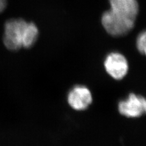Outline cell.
Segmentation results:
<instances>
[{"label": "cell", "instance_id": "cell-1", "mask_svg": "<svg viewBox=\"0 0 146 146\" xmlns=\"http://www.w3.org/2000/svg\"><path fill=\"white\" fill-rule=\"evenodd\" d=\"M117 110L121 116L126 118L137 119L146 116V98L130 92L125 98L119 100Z\"/></svg>", "mask_w": 146, "mask_h": 146}, {"label": "cell", "instance_id": "cell-2", "mask_svg": "<svg viewBox=\"0 0 146 146\" xmlns=\"http://www.w3.org/2000/svg\"><path fill=\"white\" fill-rule=\"evenodd\" d=\"M101 23L108 34L117 37L129 34L133 29L135 20L119 15L109 9L102 14Z\"/></svg>", "mask_w": 146, "mask_h": 146}, {"label": "cell", "instance_id": "cell-3", "mask_svg": "<svg viewBox=\"0 0 146 146\" xmlns=\"http://www.w3.org/2000/svg\"><path fill=\"white\" fill-rule=\"evenodd\" d=\"M66 100L72 110L82 112L87 110L93 104L94 97L92 91L87 86L77 84L68 90Z\"/></svg>", "mask_w": 146, "mask_h": 146}, {"label": "cell", "instance_id": "cell-4", "mask_svg": "<svg viewBox=\"0 0 146 146\" xmlns=\"http://www.w3.org/2000/svg\"><path fill=\"white\" fill-rule=\"evenodd\" d=\"M104 67L107 74L117 81L124 79L129 70L127 58L119 52H111L107 55L104 61Z\"/></svg>", "mask_w": 146, "mask_h": 146}, {"label": "cell", "instance_id": "cell-5", "mask_svg": "<svg viewBox=\"0 0 146 146\" xmlns=\"http://www.w3.org/2000/svg\"><path fill=\"white\" fill-rule=\"evenodd\" d=\"M26 21L22 19H13L7 21L4 26V43L6 47L17 51L22 46L24 29Z\"/></svg>", "mask_w": 146, "mask_h": 146}, {"label": "cell", "instance_id": "cell-6", "mask_svg": "<svg viewBox=\"0 0 146 146\" xmlns=\"http://www.w3.org/2000/svg\"><path fill=\"white\" fill-rule=\"evenodd\" d=\"M110 10L116 14L135 20L139 7L137 0H109Z\"/></svg>", "mask_w": 146, "mask_h": 146}, {"label": "cell", "instance_id": "cell-7", "mask_svg": "<svg viewBox=\"0 0 146 146\" xmlns=\"http://www.w3.org/2000/svg\"><path fill=\"white\" fill-rule=\"evenodd\" d=\"M38 29L33 23H27L25 26L22 46L29 48L33 46L38 38Z\"/></svg>", "mask_w": 146, "mask_h": 146}, {"label": "cell", "instance_id": "cell-8", "mask_svg": "<svg viewBox=\"0 0 146 146\" xmlns=\"http://www.w3.org/2000/svg\"><path fill=\"white\" fill-rule=\"evenodd\" d=\"M136 46L138 51L146 57V29L141 32L137 36Z\"/></svg>", "mask_w": 146, "mask_h": 146}, {"label": "cell", "instance_id": "cell-9", "mask_svg": "<svg viewBox=\"0 0 146 146\" xmlns=\"http://www.w3.org/2000/svg\"><path fill=\"white\" fill-rule=\"evenodd\" d=\"M6 6V0H0V12L4 10Z\"/></svg>", "mask_w": 146, "mask_h": 146}]
</instances>
